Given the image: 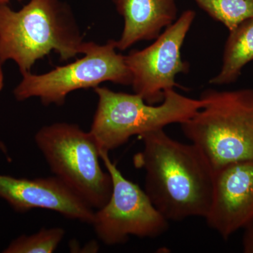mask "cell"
Segmentation results:
<instances>
[{
  "instance_id": "obj_1",
  "label": "cell",
  "mask_w": 253,
  "mask_h": 253,
  "mask_svg": "<svg viewBox=\"0 0 253 253\" xmlns=\"http://www.w3.org/2000/svg\"><path fill=\"white\" fill-rule=\"evenodd\" d=\"M143 149L134 156L145 172L144 191L168 221L206 218L212 206L215 170L194 144L174 140L164 129L139 136Z\"/></svg>"
},
{
  "instance_id": "obj_2",
  "label": "cell",
  "mask_w": 253,
  "mask_h": 253,
  "mask_svg": "<svg viewBox=\"0 0 253 253\" xmlns=\"http://www.w3.org/2000/svg\"><path fill=\"white\" fill-rule=\"evenodd\" d=\"M85 42L61 0H30L19 11L0 4V60L14 61L22 76L52 51L63 61L83 54Z\"/></svg>"
},
{
  "instance_id": "obj_3",
  "label": "cell",
  "mask_w": 253,
  "mask_h": 253,
  "mask_svg": "<svg viewBox=\"0 0 253 253\" xmlns=\"http://www.w3.org/2000/svg\"><path fill=\"white\" fill-rule=\"evenodd\" d=\"M202 109L181 123L191 144L214 170L229 163L253 159V89L203 91Z\"/></svg>"
},
{
  "instance_id": "obj_4",
  "label": "cell",
  "mask_w": 253,
  "mask_h": 253,
  "mask_svg": "<svg viewBox=\"0 0 253 253\" xmlns=\"http://www.w3.org/2000/svg\"><path fill=\"white\" fill-rule=\"evenodd\" d=\"M94 90L99 100L89 132L99 151L109 153L133 136L185 122L205 105L201 97L191 99L174 89L166 91L163 102L158 105L148 104L135 93L116 92L99 86Z\"/></svg>"
},
{
  "instance_id": "obj_5",
  "label": "cell",
  "mask_w": 253,
  "mask_h": 253,
  "mask_svg": "<svg viewBox=\"0 0 253 253\" xmlns=\"http://www.w3.org/2000/svg\"><path fill=\"white\" fill-rule=\"evenodd\" d=\"M35 141L51 172L98 210L107 203L113 183L100 164L101 154L94 137L78 125L56 123L41 128Z\"/></svg>"
},
{
  "instance_id": "obj_6",
  "label": "cell",
  "mask_w": 253,
  "mask_h": 253,
  "mask_svg": "<svg viewBox=\"0 0 253 253\" xmlns=\"http://www.w3.org/2000/svg\"><path fill=\"white\" fill-rule=\"evenodd\" d=\"M116 50V41L103 45L86 42L84 56L75 62L44 74L23 75L22 81L14 89L15 98L20 101L39 98L45 106H61L72 91L94 89L104 82L131 85L132 77L126 57Z\"/></svg>"
},
{
  "instance_id": "obj_7",
  "label": "cell",
  "mask_w": 253,
  "mask_h": 253,
  "mask_svg": "<svg viewBox=\"0 0 253 253\" xmlns=\"http://www.w3.org/2000/svg\"><path fill=\"white\" fill-rule=\"evenodd\" d=\"M109 154L100 151L113 189L107 203L95 211L91 225L96 236L106 246H116L125 244L131 236L153 239L162 235L169 228V221L144 189L123 175Z\"/></svg>"
},
{
  "instance_id": "obj_8",
  "label": "cell",
  "mask_w": 253,
  "mask_h": 253,
  "mask_svg": "<svg viewBox=\"0 0 253 253\" xmlns=\"http://www.w3.org/2000/svg\"><path fill=\"white\" fill-rule=\"evenodd\" d=\"M196 15L194 10L184 11L152 44L125 56L133 91L148 104H161L166 91L181 88L176 76L189 72V64L181 58V49Z\"/></svg>"
},
{
  "instance_id": "obj_9",
  "label": "cell",
  "mask_w": 253,
  "mask_h": 253,
  "mask_svg": "<svg viewBox=\"0 0 253 253\" xmlns=\"http://www.w3.org/2000/svg\"><path fill=\"white\" fill-rule=\"evenodd\" d=\"M208 225L228 239L253 219V159L229 163L216 169Z\"/></svg>"
},
{
  "instance_id": "obj_10",
  "label": "cell",
  "mask_w": 253,
  "mask_h": 253,
  "mask_svg": "<svg viewBox=\"0 0 253 253\" xmlns=\"http://www.w3.org/2000/svg\"><path fill=\"white\" fill-rule=\"evenodd\" d=\"M0 198L18 212L41 208L86 224L94 220V208L56 176L26 179L0 174Z\"/></svg>"
},
{
  "instance_id": "obj_11",
  "label": "cell",
  "mask_w": 253,
  "mask_h": 253,
  "mask_svg": "<svg viewBox=\"0 0 253 253\" xmlns=\"http://www.w3.org/2000/svg\"><path fill=\"white\" fill-rule=\"evenodd\" d=\"M124 19L117 49H127L141 41H155L162 30L177 19L175 0H112Z\"/></svg>"
},
{
  "instance_id": "obj_12",
  "label": "cell",
  "mask_w": 253,
  "mask_h": 253,
  "mask_svg": "<svg viewBox=\"0 0 253 253\" xmlns=\"http://www.w3.org/2000/svg\"><path fill=\"white\" fill-rule=\"evenodd\" d=\"M252 61L253 16L229 31L224 46L221 71L209 81L210 84L222 85L235 83L245 66Z\"/></svg>"
},
{
  "instance_id": "obj_13",
  "label": "cell",
  "mask_w": 253,
  "mask_h": 253,
  "mask_svg": "<svg viewBox=\"0 0 253 253\" xmlns=\"http://www.w3.org/2000/svg\"><path fill=\"white\" fill-rule=\"evenodd\" d=\"M212 19L232 31L253 16V0H193Z\"/></svg>"
},
{
  "instance_id": "obj_14",
  "label": "cell",
  "mask_w": 253,
  "mask_h": 253,
  "mask_svg": "<svg viewBox=\"0 0 253 253\" xmlns=\"http://www.w3.org/2000/svg\"><path fill=\"white\" fill-rule=\"evenodd\" d=\"M62 228L41 229L31 235H22L11 241L3 251L4 253H54L64 237Z\"/></svg>"
},
{
  "instance_id": "obj_15",
  "label": "cell",
  "mask_w": 253,
  "mask_h": 253,
  "mask_svg": "<svg viewBox=\"0 0 253 253\" xmlns=\"http://www.w3.org/2000/svg\"><path fill=\"white\" fill-rule=\"evenodd\" d=\"M243 251L246 253H253V219L244 228Z\"/></svg>"
},
{
  "instance_id": "obj_16",
  "label": "cell",
  "mask_w": 253,
  "mask_h": 253,
  "mask_svg": "<svg viewBox=\"0 0 253 253\" xmlns=\"http://www.w3.org/2000/svg\"><path fill=\"white\" fill-rule=\"evenodd\" d=\"M2 63L0 60V91L2 89L3 86H4V74H3L2 67H1Z\"/></svg>"
},
{
  "instance_id": "obj_17",
  "label": "cell",
  "mask_w": 253,
  "mask_h": 253,
  "mask_svg": "<svg viewBox=\"0 0 253 253\" xmlns=\"http://www.w3.org/2000/svg\"><path fill=\"white\" fill-rule=\"evenodd\" d=\"M11 0H0V4H6ZM18 1H22V0H18Z\"/></svg>"
},
{
  "instance_id": "obj_18",
  "label": "cell",
  "mask_w": 253,
  "mask_h": 253,
  "mask_svg": "<svg viewBox=\"0 0 253 253\" xmlns=\"http://www.w3.org/2000/svg\"><path fill=\"white\" fill-rule=\"evenodd\" d=\"M0 149L1 150H2L3 151H4V153L6 152V148H5L4 144H2V143L0 141Z\"/></svg>"
}]
</instances>
